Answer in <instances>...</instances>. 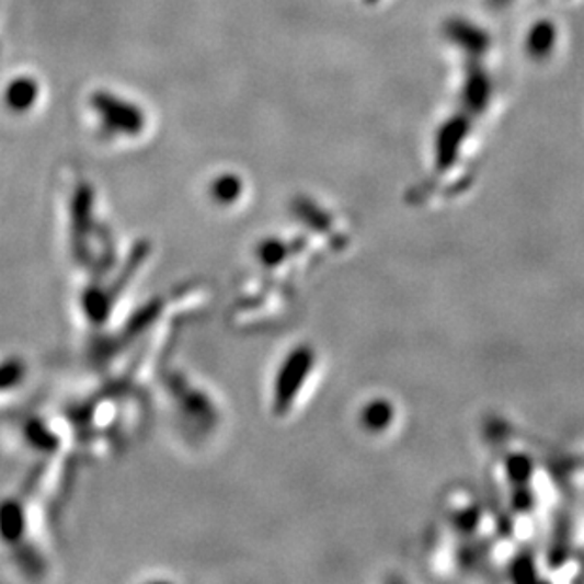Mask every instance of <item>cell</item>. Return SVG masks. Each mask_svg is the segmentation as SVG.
<instances>
[]
</instances>
